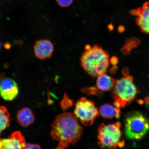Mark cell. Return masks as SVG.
Segmentation results:
<instances>
[{"label":"cell","instance_id":"3957f363","mask_svg":"<svg viewBox=\"0 0 149 149\" xmlns=\"http://www.w3.org/2000/svg\"><path fill=\"white\" fill-rule=\"evenodd\" d=\"M123 75L121 79L115 80L111 94L113 105L118 109L130 105L139 92L133 83V76L130 74H123Z\"/></svg>","mask_w":149,"mask_h":149},{"label":"cell","instance_id":"4fadbf2b","mask_svg":"<svg viewBox=\"0 0 149 149\" xmlns=\"http://www.w3.org/2000/svg\"><path fill=\"white\" fill-rule=\"evenodd\" d=\"M99 111L100 115L105 119H111L114 118L119 119L120 116V109L109 103L102 106Z\"/></svg>","mask_w":149,"mask_h":149},{"label":"cell","instance_id":"8fae6325","mask_svg":"<svg viewBox=\"0 0 149 149\" xmlns=\"http://www.w3.org/2000/svg\"><path fill=\"white\" fill-rule=\"evenodd\" d=\"M18 123L24 127H26L34 122V113L29 108L24 107L18 111L17 117Z\"/></svg>","mask_w":149,"mask_h":149},{"label":"cell","instance_id":"ba28073f","mask_svg":"<svg viewBox=\"0 0 149 149\" xmlns=\"http://www.w3.org/2000/svg\"><path fill=\"white\" fill-rule=\"evenodd\" d=\"M130 14L137 16L136 21L141 31L149 33V2L144 3L142 7L130 11Z\"/></svg>","mask_w":149,"mask_h":149},{"label":"cell","instance_id":"7402d4cb","mask_svg":"<svg viewBox=\"0 0 149 149\" xmlns=\"http://www.w3.org/2000/svg\"><path fill=\"white\" fill-rule=\"evenodd\" d=\"M144 102L147 104H149V97H145L144 100Z\"/></svg>","mask_w":149,"mask_h":149},{"label":"cell","instance_id":"30bf717a","mask_svg":"<svg viewBox=\"0 0 149 149\" xmlns=\"http://www.w3.org/2000/svg\"><path fill=\"white\" fill-rule=\"evenodd\" d=\"M33 49L37 58L44 60L51 57L54 51V46L49 40L42 39L35 42Z\"/></svg>","mask_w":149,"mask_h":149},{"label":"cell","instance_id":"277c9868","mask_svg":"<svg viewBox=\"0 0 149 149\" xmlns=\"http://www.w3.org/2000/svg\"><path fill=\"white\" fill-rule=\"evenodd\" d=\"M121 124L117 122L111 124L102 123L98 129V144L105 149H116L122 148L125 142L122 139Z\"/></svg>","mask_w":149,"mask_h":149},{"label":"cell","instance_id":"cb8c5ba5","mask_svg":"<svg viewBox=\"0 0 149 149\" xmlns=\"http://www.w3.org/2000/svg\"><path fill=\"white\" fill-rule=\"evenodd\" d=\"M1 43L0 42V51H1Z\"/></svg>","mask_w":149,"mask_h":149},{"label":"cell","instance_id":"9c48e42d","mask_svg":"<svg viewBox=\"0 0 149 149\" xmlns=\"http://www.w3.org/2000/svg\"><path fill=\"white\" fill-rule=\"evenodd\" d=\"M26 145L25 138L19 131L13 133L5 139H0V149H24Z\"/></svg>","mask_w":149,"mask_h":149},{"label":"cell","instance_id":"7a4b0ae2","mask_svg":"<svg viewBox=\"0 0 149 149\" xmlns=\"http://www.w3.org/2000/svg\"><path fill=\"white\" fill-rule=\"evenodd\" d=\"M109 53L101 46L96 44L86 46L80 63L83 69L92 77L105 73L109 65Z\"/></svg>","mask_w":149,"mask_h":149},{"label":"cell","instance_id":"5bb4252c","mask_svg":"<svg viewBox=\"0 0 149 149\" xmlns=\"http://www.w3.org/2000/svg\"><path fill=\"white\" fill-rule=\"evenodd\" d=\"M10 115L7 108L4 106H0V136L2 133L10 124Z\"/></svg>","mask_w":149,"mask_h":149},{"label":"cell","instance_id":"ffe728a7","mask_svg":"<svg viewBox=\"0 0 149 149\" xmlns=\"http://www.w3.org/2000/svg\"><path fill=\"white\" fill-rule=\"evenodd\" d=\"M110 62L112 64L115 65L118 63V59L117 57L113 56L110 59Z\"/></svg>","mask_w":149,"mask_h":149},{"label":"cell","instance_id":"5b68a950","mask_svg":"<svg viewBox=\"0 0 149 149\" xmlns=\"http://www.w3.org/2000/svg\"><path fill=\"white\" fill-rule=\"evenodd\" d=\"M125 130L127 139H141L149 131V121L140 112H133L128 114L126 117Z\"/></svg>","mask_w":149,"mask_h":149},{"label":"cell","instance_id":"7c38bea8","mask_svg":"<svg viewBox=\"0 0 149 149\" xmlns=\"http://www.w3.org/2000/svg\"><path fill=\"white\" fill-rule=\"evenodd\" d=\"M95 87L101 92H108L113 88L115 80L105 73L100 74L97 77Z\"/></svg>","mask_w":149,"mask_h":149},{"label":"cell","instance_id":"d6986e66","mask_svg":"<svg viewBox=\"0 0 149 149\" xmlns=\"http://www.w3.org/2000/svg\"><path fill=\"white\" fill-rule=\"evenodd\" d=\"M24 149H42L40 145L32 143H27L26 144Z\"/></svg>","mask_w":149,"mask_h":149},{"label":"cell","instance_id":"603a6c76","mask_svg":"<svg viewBox=\"0 0 149 149\" xmlns=\"http://www.w3.org/2000/svg\"><path fill=\"white\" fill-rule=\"evenodd\" d=\"M138 102V103L139 104H142L144 103V101H143L142 100H138L137 101Z\"/></svg>","mask_w":149,"mask_h":149},{"label":"cell","instance_id":"2e32d148","mask_svg":"<svg viewBox=\"0 0 149 149\" xmlns=\"http://www.w3.org/2000/svg\"><path fill=\"white\" fill-rule=\"evenodd\" d=\"M84 93H88V94L98 96L102 95V94L101 91H100L95 86L94 87H90L88 88H85L83 89L82 91Z\"/></svg>","mask_w":149,"mask_h":149},{"label":"cell","instance_id":"e0dca14e","mask_svg":"<svg viewBox=\"0 0 149 149\" xmlns=\"http://www.w3.org/2000/svg\"><path fill=\"white\" fill-rule=\"evenodd\" d=\"M72 100L69 99L65 93L64 97L62 101L61 102V107L63 109H66V108L71 106L72 105Z\"/></svg>","mask_w":149,"mask_h":149},{"label":"cell","instance_id":"6da1fadb","mask_svg":"<svg viewBox=\"0 0 149 149\" xmlns=\"http://www.w3.org/2000/svg\"><path fill=\"white\" fill-rule=\"evenodd\" d=\"M51 127V135L58 142L55 149H65L71 145H74L83 134V127L79 119L71 113L65 112L58 115Z\"/></svg>","mask_w":149,"mask_h":149},{"label":"cell","instance_id":"9a60e30c","mask_svg":"<svg viewBox=\"0 0 149 149\" xmlns=\"http://www.w3.org/2000/svg\"><path fill=\"white\" fill-rule=\"evenodd\" d=\"M141 41L138 39L132 38L127 40L122 49V53L125 54H129L130 52L134 48L137 47L140 44Z\"/></svg>","mask_w":149,"mask_h":149},{"label":"cell","instance_id":"8992f818","mask_svg":"<svg viewBox=\"0 0 149 149\" xmlns=\"http://www.w3.org/2000/svg\"><path fill=\"white\" fill-rule=\"evenodd\" d=\"M74 114L84 126L89 127L92 125L100 113L94 102L82 97L75 104Z\"/></svg>","mask_w":149,"mask_h":149},{"label":"cell","instance_id":"44dd1931","mask_svg":"<svg viewBox=\"0 0 149 149\" xmlns=\"http://www.w3.org/2000/svg\"><path fill=\"white\" fill-rule=\"evenodd\" d=\"M118 32L120 33L123 32L125 31V28L123 26L120 25L118 27Z\"/></svg>","mask_w":149,"mask_h":149},{"label":"cell","instance_id":"52a82bcc","mask_svg":"<svg viewBox=\"0 0 149 149\" xmlns=\"http://www.w3.org/2000/svg\"><path fill=\"white\" fill-rule=\"evenodd\" d=\"M19 94L17 83L13 79L6 78L0 80V96L6 101H12Z\"/></svg>","mask_w":149,"mask_h":149},{"label":"cell","instance_id":"ac0fdd59","mask_svg":"<svg viewBox=\"0 0 149 149\" xmlns=\"http://www.w3.org/2000/svg\"><path fill=\"white\" fill-rule=\"evenodd\" d=\"M73 0H56L58 4L61 7H66L72 4Z\"/></svg>","mask_w":149,"mask_h":149}]
</instances>
